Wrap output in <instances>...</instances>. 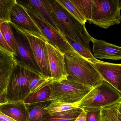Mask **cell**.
Listing matches in <instances>:
<instances>
[{
	"instance_id": "cell-1",
	"label": "cell",
	"mask_w": 121,
	"mask_h": 121,
	"mask_svg": "<svg viewBox=\"0 0 121 121\" xmlns=\"http://www.w3.org/2000/svg\"><path fill=\"white\" fill-rule=\"evenodd\" d=\"M44 1L50 11L60 33L63 36L70 38L91 50L90 43L92 37L87 32L85 25L76 19L57 0Z\"/></svg>"
},
{
	"instance_id": "cell-2",
	"label": "cell",
	"mask_w": 121,
	"mask_h": 121,
	"mask_svg": "<svg viewBox=\"0 0 121 121\" xmlns=\"http://www.w3.org/2000/svg\"><path fill=\"white\" fill-rule=\"evenodd\" d=\"M64 57L68 81L94 88L104 80L93 63L76 51L65 53Z\"/></svg>"
},
{
	"instance_id": "cell-3",
	"label": "cell",
	"mask_w": 121,
	"mask_h": 121,
	"mask_svg": "<svg viewBox=\"0 0 121 121\" xmlns=\"http://www.w3.org/2000/svg\"><path fill=\"white\" fill-rule=\"evenodd\" d=\"M39 76L43 75L17 62L7 86L5 102L23 101L30 94L31 81Z\"/></svg>"
},
{
	"instance_id": "cell-4",
	"label": "cell",
	"mask_w": 121,
	"mask_h": 121,
	"mask_svg": "<svg viewBox=\"0 0 121 121\" xmlns=\"http://www.w3.org/2000/svg\"><path fill=\"white\" fill-rule=\"evenodd\" d=\"M91 20L89 22L107 29L121 22V0H92Z\"/></svg>"
},
{
	"instance_id": "cell-5",
	"label": "cell",
	"mask_w": 121,
	"mask_h": 121,
	"mask_svg": "<svg viewBox=\"0 0 121 121\" xmlns=\"http://www.w3.org/2000/svg\"><path fill=\"white\" fill-rule=\"evenodd\" d=\"M24 7L45 38L47 42L62 53L75 50L63 36L47 22L28 3V0H16Z\"/></svg>"
},
{
	"instance_id": "cell-6",
	"label": "cell",
	"mask_w": 121,
	"mask_h": 121,
	"mask_svg": "<svg viewBox=\"0 0 121 121\" xmlns=\"http://www.w3.org/2000/svg\"><path fill=\"white\" fill-rule=\"evenodd\" d=\"M121 102V94L105 80L93 88L78 103V107L104 108Z\"/></svg>"
},
{
	"instance_id": "cell-7",
	"label": "cell",
	"mask_w": 121,
	"mask_h": 121,
	"mask_svg": "<svg viewBox=\"0 0 121 121\" xmlns=\"http://www.w3.org/2000/svg\"><path fill=\"white\" fill-rule=\"evenodd\" d=\"M50 101L68 103H78L93 88L86 86L65 79L60 81H51Z\"/></svg>"
},
{
	"instance_id": "cell-8",
	"label": "cell",
	"mask_w": 121,
	"mask_h": 121,
	"mask_svg": "<svg viewBox=\"0 0 121 121\" xmlns=\"http://www.w3.org/2000/svg\"><path fill=\"white\" fill-rule=\"evenodd\" d=\"M10 24L15 40V57L17 62L43 75L27 37L21 31L11 23Z\"/></svg>"
},
{
	"instance_id": "cell-9",
	"label": "cell",
	"mask_w": 121,
	"mask_h": 121,
	"mask_svg": "<svg viewBox=\"0 0 121 121\" xmlns=\"http://www.w3.org/2000/svg\"><path fill=\"white\" fill-rule=\"evenodd\" d=\"M21 31L25 35L29 41L34 57L41 70L43 75L51 81L52 75L46 45L47 41L42 38L37 37L25 31Z\"/></svg>"
},
{
	"instance_id": "cell-10",
	"label": "cell",
	"mask_w": 121,
	"mask_h": 121,
	"mask_svg": "<svg viewBox=\"0 0 121 121\" xmlns=\"http://www.w3.org/2000/svg\"><path fill=\"white\" fill-rule=\"evenodd\" d=\"M9 23L20 30L25 31L37 37L42 38L46 41L24 7L17 1L11 9L10 22Z\"/></svg>"
},
{
	"instance_id": "cell-11",
	"label": "cell",
	"mask_w": 121,
	"mask_h": 121,
	"mask_svg": "<svg viewBox=\"0 0 121 121\" xmlns=\"http://www.w3.org/2000/svg\"><path fill=\"white\" fill-rule=\"evenodd\" d=\"M50 68L52 75L51 81H60L67 79L64 54L48 42H46Z\"/></svg>"
},
{
	"instance_id": "cell-12",
	"label": "cell",
	"mask_w": 121,
	"mask_h": 121,
	"mask_svg": "<svg viewBox=\"0 0 121 121\" xmlns=\"http://www.w3.org/2000/svg\"><path fill=\"white\" fill-rule=\"evenodd\" d=\"M92 63L104 80L121 94V64H114L99 60Z\"/></svg>"
},
{
	"instance_id": "cell-13",
	"label": "cell",
	"mask_w": 121,
	"mask_h": 121,
	"mask_svg": "<svg viewBox=\"0 0 121 121\" xmlns=\"http://www.w3.org/2000/svg\"><path fill=\"white\" fill-rule=\"evenodd\" d=\"M17 63L15 56L0 49V103L5 102L7 86L11 73Z\"/></svg>"
},
{
	"instance_id": "cell-14",
	"label": "cell",
	"mask_w": 121,
	"mask_h": 121,
	"mask_svg": "<svg viewBox=\"0 0 121 121\" xmlns=\"http://www.w3.org/2000/svg\"><path fill=\"white\" fill-rule=\"evenodd\" d=\"M92 51L97 59L121 60V47L92 37Z\"/></svg>"
},
{
	"instance_id": "cell-15",
	"label": "cell",
	"mask_w": 121,
	"mask_h": 121,
	"mask_svg": "<svg viewBox=\"0 0 121 121\" xmlns=\"http://www.w3.org/2000/svg\"><path fill=\"white\" fill-rule=\"evenodd\" d=\"M0 111L16 121H27V112L23 101L0 103Z\"/></svg>"
},
{
	"instance_id": "cell-16",
	"label": "cell",
	"mask_w": 121,
	"mask_h": 121,
	"mask_svg": "<svg viewBox=\"0 0 121 121\" xmlns=\"http://www.w3.org/2000/svg\"><path fill=\"white\" fill-rule=\"evenodd\" d=\"M51 101L35 103L25 104L27 112V121H42L48 115L45 108Z\"/></svg>"
},
{
	"instance_id": "cell-17",
	"label": "cell",
	"mask_w": 121,
	"mask_h": 121,
	"mask_svg": "<svg viewBox=\"0 0 121 121\" xmlns=\"http://www.w3.org/2000/svg\"><path fill=\"white\" fill-rule=\"evenodd\" d=\"M50 81L48 82L36 91L30 94L23 102L25 104H32L50 101L52 92L49 85Z\"/></svg>"
},
{
	"instance_id": "cell-18",
	"label": "cell",
	"mask_w": 121,
	"mask_h": 121,
	"mask_svg": "<svg viewBox=\"0 0 121 121\" xmlns=\"http://www.w3.org/2000/svg\"><path fill=\"white\" fill-rule=\"evenodd\" d=\"M83 110L79 107L48 114L42 121H74Z\"/></svg>"
},
{
	"instance_id": "cell-19",
	"label": "cell",
	"mask_w": 121,
	"mask_h": 121,
	"mask_svg": "<svg viewBox=\"0 0 121 121\" xmlns=\"http://www.w3.org/2000/svg\"><path fill=\"white\" fill-rule=\"evenodd\" d=\"M28 1L47 22L60 32L50 11L44 0H28Z\"/></svg>"
},
{
	"instance_id": "cell-20",
	"label": "cell",
	"mask_w": 121,
	"mask_h": 121,
	"mask_svg": "<svg viewBox=\"0 0 121 121\" xmlns=\"http://www.w3.org/2000/svg\"><path fill=\"white\" fill-rule=\"evenodd\" d=\"M76 6L85 19L90 22L91 20L92 11V0H70Z\"/></svg>"
},
{
	"instance_id": "cell-21",
	"label": "cell",
	"mask_w": 121,
	"mask_h": 121,
	"mask_svg": "<svg viewBox=\"0 0 121 121\" xmlns=\"http://www.w3.org/2000/svg\"><path fill=\"white\" fill-rule=\"evenodd\" d=\"M63 37L66 39L70 45L73 48L74 50L83 57L85 59L90 61L92 63L99 61V60L96 59L94 57L91 50H89L77 42L73 40L70 38L65 36Z\"/></svg>"
},
{
	"instance_id": "cell-22",
	"label": "cell",
	"mask_w": 121,
	"mask_h": 121,
	"mask_svg": "<svg viewBox=\"0 0 121 121\" xmlns=\"http://www.w3.org/2000/svg\"><path fill=\"white\" fill-rule=\"evenodd\" d=\"M78 103H68L59 101H52L45 108L48 114L62 112L78 107Z\"/></svg>"
},
{
	"instance_id": "cell-23",
	"label": "cell",
	"mask_w": 121,
	"mask_h": 121,
	"mask_svg": "<svg viewBox=\"0 0 121 121\" xmlns=\"http://www.w3.org/2000/svg\"><path fill=\"white\" fill-rule=\"evenodd\" d=\"M0 29L5 40L15 54V40L9 22L3 21L0 26Z\"/></svg>"
},
{
	"instance_id": "cell-24",
	"label": "cell",
	"mask_w": 121,
	"mask_h": 121,
	"mask_svg": "<svg viewBox=\"0 0 121 121\" xmlns=\"http://www.w3.org/2000/svg\"><path fill=\"white\" fill-rule=\"evenodd\" d=\"M16 2V0H0V20L10 22L11 9Z\"/></svg>"
},
{
	"instance_id": "cell-25",
	"label": "cell",
	"mask_w": 121,
	"mask_h": 121,
	"mask_svg": "<svg viewBox=\"0 0 121 121\" xmlns=\"http://www.w3.org/2000/svg\"><path fill=\"white\" fill-rule=\"evenodd\" d=\"M57 1L80 22L85 25V23L87 21L82 15L76 6L70 1V0H57Z\"/></svg>"
},
{
	"instance_id": "cell-26",
	"label": "cell",
	"mask_w": 121,
	"mask_h": 121,
	"mask_svg": "<svg viewBox=\"0 0 121 121\" xmlns=\"http://www.w3.org/2000/svg\"><path fill=\"white\" fill-rule=\"evenodd\" d=\"M117 104L106 108H101V121H118Z\"/></svg>"
},
{
	"instance_id": "cell-27",
	"label": "cell",
	"mask_w": 121,
	"mask_h": 121,
	"mask_svg": "<svg viewBox=\"0 0 121 121\" xmlns=\"http://www.w3.org/2000/svg\"><path fill=\"white\" fill-rule=\"evenodd\" d=\"M86 114L85 121H101V109L99 108H83Z\"/></svg>"
},
{
	"instance_id": "cell-28",
	"label": "cell",
	"mask_w": 121,
	"mask_h": 121,
	"mask_svg": "<svg viewBox=\"0 0 121 121\" xmlns=\"http://www.w3.org/2000/svg\"><path fill=\"white\" fill-rule=\"evenodd\" d=\"M49 81H51L50 80L43 76H39L35 77L31 81L29 86L30 94L39 89Z\"/></svg>"
},
{
	"instance_id": "cell-29",
	"label": "cell",
	"mask_w": 121,
	"mask_h": 121,
	"mask_svg": "<svg viewBox=\"0 0 121 121\" xmlns=\"http://www.w3.org/2000/svg\"><path fill=\"white\" fill-rule=\"evenodd\" d=\"M4 21L0 20V26ZM0 49L5 53L15 57V54L9 47L5 40L0 29Z\"/></svg>"
},
{
	"instance_id": "cell-30",
	"label": "cell",
	"mask_w": 121,
	"mask_h": 121,
	"mask_svg": "<svg viewBox=\"0 0 121 121\" xmlns=\"http://www.w3.org/2000/svg\"><path fill=\"white\" fill-rule=\"evenodd\" d=\"M0 121H16L0 111Z\"/></svg>"
},
{
	"instance_id": "cell-31",
	"label": "cell",
	"mask_w": 121,
	"mask_h": 121,
	"mask_svg": "<svg viewBox=\"0 0 121 121\" xmlns=\"http://www.w3.org/2000/svg\"><path fill=\"white\" fill-rule=\"evenodd\" d=\"M85 120L86 114L85 112L83 111L74 121H85Z\"/></svg>"
},
{
	"instance_id": "cell-32",
	"label": "cell",
	"mask_w": 121,
	"mask_h": 121,
	"mask_svg": "<svg viewBox=\"0 0 121 121\" xmlns=\"http://www.w3.org/2000/svg\"><path fill=\"white\" fill-rule=\"evenodd\" d=\"M117 111L121 115V102L117 104Z\"/></svg>"
},
{
	"instance_id": "cell-33",
	"label": "cell",
	"mask_w": 121,
	"mask_h": 121,
	"mask_svg": "<svg viewBox=\"0 0 121 121\" xmlns=\"http://www.w3.org/2000/svg\"><path fill=\"white\" fill-rule=\"evenodd\" d=\"M118 121H121V115L118 112Z\"/></svg>"
}]
</instances>
